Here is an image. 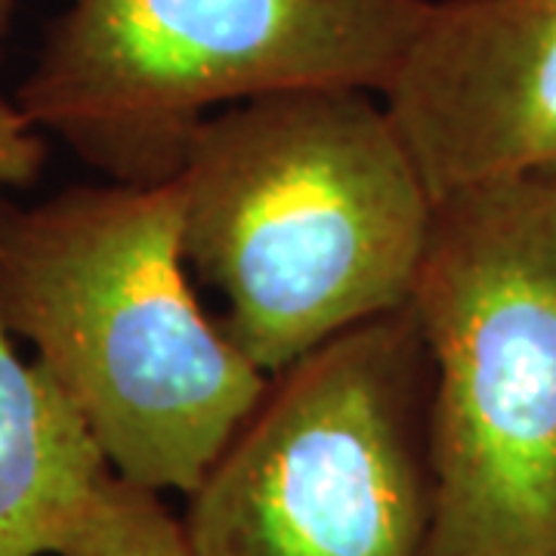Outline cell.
Wrapping results in <instances>:
<instances>
[{"instance_id":"52a82bcc","label":"cell","mask_w":556,"mask_h":556,"mask_svg":"<svg viewBox=\"0 0 556 556\" xmlns=\"http://www.w3.org/2000/svg\"><path fill=\"white\" fill-rule=\"evenodd\" d=\"M112 477L72 399L0 321V556H60Z\"/></svg>"},{"instance_id":"5b68a950","label":"cell","mask_w":556,"mask_h":556,"mask_svg":"<svg viewBox=\"0 0 556 556\" xmlns=\"http://www.w3.org/2000/svg\"><path fill=\"white\" fill-rule=\"evenodd\" d=\"M430 356L412 309L269 378L189 495V556H427Z\"/></svg>"},{"instance_id":"8992f818","label":"cell","mask_w":556,"mask_h":556,"mask_svg":"<svg viewBox=\"0 0 556 556\" xmlns=\"http://www.w3.org/2000/svg\"><path fill=\"white\" fill-rule=\"evenodd\" d=\"M383 102L437 201L556 177V0H430Z\"/></svg>"},{"instance_id":"277c9868","label":"cell","mask_w":556,"mask_h":556,"mask_svg":"<svg viewBox=\"0 0 556 556\" xmlns=\"http://www.w3.org/2000/svg\"><path fill=\"white\" fill-rule=\"evenodd\" d=\"M430 0H65L16 105L112 182L177 177L219 109L396 78Z\"/></svg>"},{"instance_id":"30bf717a","label":"cell","mask_w":556,"mask_h":556,"mask_svg":"<svg viewBox=\"0 0 556 556\" xmlns=\"http://www.w3.org/2000/svg\"><path fill=\"white\" fill-rule=\"evenodd\" d=\"M13 10H16V0H0V65H3V53H7V38H10Z\"/></svg>"},{"instance_id":"6da1fadb","label":"cell","mask_w":556,"mask_h":556,"mask_svg":"<svg viewBox=\"0 0 556 556\" xmlns=\"http://www.w3.org/2000/svg\"><path fill=\"white\" fill-rule=\"evenodd\" d=\"M182 251L263 375L408 306L437 199L387 102L294 90L201 124L177 177Z\"/></svg>"},{"instance_id":"9c48e42d","label":"cell","mask_w":556,"mask_h":556,"mask_svg":"<svg viewBox=\"0 0 556 556\" xmlns=\"http://www.w3.org/2000/svg\"><path fill=\"white\" fill-rule=\"evenodd\" d=\"M47 142L43 134L25 118L16 100L0 97V189L31 186L43 170Z\"/></svg>"},{"instance_id":"3957f363","label":"cell","mask_w":556,"mask_h":556,"mask_svg":"<svg viewBox=\"0 0 556 556\" xmlns=\"http://www.w3.org/2000/svg\"><path fill=\"white\" fill-rule=\"evenodd\" d=\"M408 309L430 356L427 556H556V177L439 199Z\"/></svg>"},{"instance_id":"ba28073f","label":"cell","mask_w":556,"mask_h":556,"mask_svg":"<svg viewBox=\"0 0 556 556\" xmlns=\"http://www.w3.org/2000/svg\"><path fill=\"white\" fill-rule=\"evenodd\" d=\"M60 556H189L182 526L164 510L159 492L118 473L102 485Z\"/></svg>"},{"instance_id":"7a4b0ae2","label":"cell","mask_w":556,"mask_h":556,"mask_svg":"<svg viewBox=\"0 0 556 556\" xmlns=\"http://www.w3.org/2000/svg\"><path fill=\"white\" fill-rule=\"evenodd\" d=\"M0 321L149 492L192 495L269 387L192 291L177 179L0 201Z\"/></svg>"}]
</instances>
